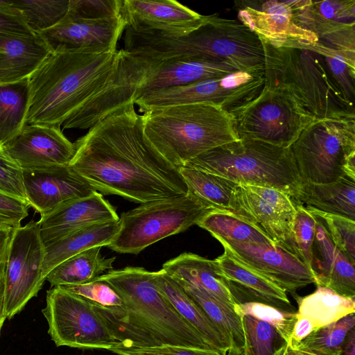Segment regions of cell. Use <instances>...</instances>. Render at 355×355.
<instances>
[{
  "instance_id": "cell-1",
  "label": "cell",
  "mask_w": 355,
  "mask_h": 355,
  "mask_svg": "<svg viewBox=\"0 0 355 355\" xmlns=\"http://www.w3.org/2000/svg\"><path fill=\"white\" fill-rule=\"evenodd\" d=\"M134 105L116 110L77 139L69 167L101 194L137 203L187 195L179 168L146 139Z\"/></svg>"
},
{
  "instance_id": "cell-2",
  "label": "cell",
  "mask_w": 355,
  "mask_h": 355,
  "mask_svg": "<svg viewBox=\"0 0 355 355\" xmlns=\"http://www.w3.org/2000/svg\"><path fill=\"white\" fill-rule=\"evenodd\" d=\"M101 277L114 288L125 304V314L121 319L96 312L119 342L118 345L134 347L175 345L215 349L162 294L155 284L153 272L141 267L128 266L110 270Z\"/></svg>"
},
{
  "instance_id": "cell-3",
  "label": "cell",
  "mask_w": 355,
  "mask_h": 355,
  "mask_svg": "<svg viewBox=\"0 0 355 355\" xmlns=\"http://www.w3.org/2000/svg\"><path fill=\"white\" fill-rule=\"evenodd\" d=\"M119 55V51L51 52L26 80L24 125L60 128L106 83Z\"/></svg>"
},
{
  "instance_id": "cell-4",
  "label": "cell",
  "mask_w": 355,
  "mask_h": 355,
  "mask_svg": "<svg viewBox=\"0 0 355 355\" xmlns=\"http://www.w3.org/2000/svg\"><path fill=\"white\" fill-rule=\"evenodd\" d=\"M130 52L156 60L195 59L232 67L240 71L264 70V50L259 37L235 19L207 15L197 29L184 35L131 31Z\"/></svg>"
},
{
  "instance_id": "cell-5",
  "label": "cell",
  "mask_w": 355,
  "mask_h": 355,
  "mask_svg": "<svg viewBox=\"0 0 355 355\" xmlns=\"http://www.w3.org/2000/svg\"><path fill=\"white\" fill-rule=\"evenodd\" d=\"M141 116L146 139L178 168L205 152L239 140L231 115L211 103L156 108Z\"/></svg>"
},
{
  "instance_id": "cell-6",
  "label": "cell",
  "mask_w": 355,
  "mask_h": 355,
  "mask_svg": "<svg viewBox=\"0 0 355 355\" xmlns=\"http://www.w3.org/2000/svg\"><path fill=\"white\" fill-rule=\"evenodd\" d=\"M262 43L266 87L288 92L315 119L355 116L322 55L304 46Z\"/></svg>"
},
{
  "instance_id": "cell-7",
  "label": "cell",
  "mask_w": 355,
  "mask_h": 355,
  "mask_svg": "<svg viewBox=\"0 0 355 355\" xmlns=\"http://www.w3.org/2000/svg\"><path fill=\"white\" fill-rule=\"evenodd\" d=\"M184 166L239 184L272 188L292 198L302 181L291 150L266 142L239 139L205 152Z\"/></svg>"
},
{
  "instance_id": "cell-8",
  "label": "cell",
  "mask_w": 355,
  "mask_h": 355,
  "mask_svg": "<svg viewBox=\"0 0 355 355\" xmlns=\"http://www.w3.org/2000/svg\"><path fill=\"white\" fill-rule=\"evenodd\" d=\"M290 148L302 182L355 179V116L316 119Z\"/></svg>"
},
{
  "instance_id": "cell-9",
  "label": "cell",
  "mask_w": 355,
  "mask_h": 355,
  "mask_svg": "<svg viewBox=\"0 0 355 355\" xmlns=\"http://www.w3.org/2000/svg\"><path fill=\"white\" fill-rule=\"evenodd\" d=\"M214 210L189 193L142 203L121 215L119 231L107 247L119 253L139 254L150 245L197 225Z\"/></svg>"
},
{
  "instance_id": "cell-10",
  "label": "cell",
  "mask_w": 355,
  "mask_h": 355,
  "mask_svg": "<svg viewBox=\"0 0 355 355\" xmlns=\"http://www.w3.org/2000/svg\"><path fill=\"white\" fill-rule=\"evenodd\" d=\"M231 115L239 139L290 148L302 130L316 120L288 92L264 85L261 94Z\"/></svg>"
},
{
  "instance_id": "cell-11",
  "label": "cell",
  "mask_w": 355,
  "mask_h": 355,
  "mask_svg": "<svg viewBox=\"0 0 355 355\" xmlns=\"http://www.w3.org/2000/svg\"><path fill=\"white\" fill-rule=\"evenodd\" d=\"M42 312L58 347L110 350L119 343L91 303L59 286L47 291Z\"/></svg>"
},
{
  "instance_id": "cell-12",
  "label": "cell",
  "mask_w": 355,
  "mask_h": 355,
  "mask_svg": "<svg viewBox=\"0 0 355 355\" xmlns=\"http://www.w3.org/2000/svg\"><path fill=\"white\" fill-rule=\"evenodd\" d=\"M44 245L40 225L31 220L12 234L3 271L4 313L11 319L35 297L46 280L42 275Z\"/></svg>"
},
{
  "instance_id": "cell-13",
  "label": "cell",
  "mask_w": 355,
  "mask_h": 355,
  "mask_svg": "<svg viewBox=\"0 0 355 355\" xmlns=\"http://www.w3.org/2000/svg\"><path fill=\"white\" fill-rule=\"evenodd\" d=\"M159 60L121 49L106 83L62 124L64 129H89L116 110L134 104L141 84Z\"/></svg>"
},
{
  "instance_id": "cell-14",
  "label": "cell",
  "mask_w": 355,
  "mask_h": 355,
  "mask_svg": "<svg viewBox=\"0 0 355 355\" xmlns=\"http://www.w3.org/2000/svg\"><path fill=\"white\" fill-rule=\"evenodd\" d=\"M295 211L293 200L282 191L239 184L232 194L228 211L258 228L276 245L292 253L291 232Z\"/></svg>"
},
{
  "instance_id": "cell-15",
  "label": "cell",
  "mask_w": 355,
  "mask_h": 355,
  "mask_svg": "<svg viewBox=\"0 0 355 355\" xmlns=\"http://www.w3.org/2000/svg\"><path fill=\"white\" fill-rule=\"evenodd\" d=\"M224 252L279 288L291 294L315 284L311 270L297 256L274 244L239 243L213 236Z\"/></svg>"
},
{
  "instance_id": "cell-16",
  "label": "cell",
  "mask_w": 355,
  "mask_h": 355,
  "mask_svg": "<svg viewBox=\"0 0 355 355\" xmlns=\"http://www.w3.org/2000/svg\"><path fill=\"white\" fill-rule=\"evenodd\" d=\"M126 26L121 14L112 18L85 19L67 13L58 24L37 34L51 52L103 53L116 51L117 42Z\"/></svg>"
},
{
  "instance_id": "cell-17",
  "label": "cell",
  "mask_w": 355,
  "mask_h": 355,
  "mask_svg": "<svg viewBox=\"0 0 355 355\" xmlns=\"http://www.w3.org/2000/svg\"><path fill=\"white\" fill-rule=\"evenodd\" d=\"M239 21L261 40L275 46L315 44L318 37L296 22L293 1L235 2Z\"/></svg>"
},
{
  "instance_id": "cell-18",
  "label": "cell",
  "mask_w": 355,
  "mask_h": 355,
  "mask_svg": "<svg viewBox=\"0 0 355 355\" xmlns=\"http://www.w3.org/2000/svg\"><path fill=\"white\" fill-rule=\"evenodd\" d=\"M26 202L41 216L96 191L69 165L23 170Z\"/></svg>"
},
{
  "instance_id": "cell-19",
  "label": "cell",
  "mask_w": 355,
  "mask_h": 355,
  "mask_svg": "<svg viewBox=\"0 0 355 355\" xmlns=\"http://www.w3.org/2000/svg\"><path fill=\"white\" fill-rule=\"evenodd\" d=\"M3 148L22 170L69 165L76 151L60 128L42 124L26 125Z\"/></svg>"
},
{
  "instance_id": "cell-20",
  "label": "cell",
  "mask_w": 355,
  "mask_h": 355,
  "mask_svg": "<svg viewBox=\"0 0 355 355\" xmlns=\"http://www.w3.org/2000/svg\"><path fill=\"white\" fill-rule=\"evenodd\" d=\"M121 14L127 26L139 33L184 35L207 18L174 0H122Z\"/></svg>"
},
{
  "instance_id": "cell-21",
  "label": "cell",
  "mask_w": 355,
  "mask_h": 355,
  "mask_svg": "<svg viewBox=\"0 0 355 355\" xmlns=\"http://www.w3.org/2000/svg\"><path fill=\"white\" fill-rule=\"evenodd\" d=\"M115 208L95 191L92 194L70 200L38 220L44 247L67 234L96 223L118 221Z\"/></svg>"
},
{
  "instance_id": "cell-22",
  "label": "cell",
  "mask_w": 355,
  "mask_h": 355,
  "mask_svg": "<svg viewBox=\"0 0 355 355\" xmlns=\"http://www.w3.org/2000/svg\"><path fill=\"white\" fill-rule=\"evenodd\" d=\"M236 304L257 302L295 313L286 292L224 252L214 259Z\"/></svg>"
},
{
  "instance_id": "cell-23",
  "label": "cell",
  "mask_w": 355,
  "mask_h": 355,
  "mask_svg": "<svg viewBox=\"0 0 355 355\" xmlns=\"http://www.w3.org/2000/svg\"><path fill=\"white\" fill-rule=\"evenodd\" d=\"M315 218L317 223L311 270L315 284L340 295L355 297V263L333 243L322 224Z\"/></svg>"
},
{
  "instance_id": "cell-24",
  "label": "cell",
  "mask_w": 355,
  "mask_h": 355,
  "mask_svg": "<svg viewBox=\"0 0 355 355\" xmlns=\"http://www.w3.org/2000/svg\"><path fill=\"white\" fill-rule=\"evenodd\" d=\"M51 53L37 33H0V86L26 81Z\"/></svg>"
},
{
  "instance_id": "cell-25",
  "label": "cell",
  "mask_w": 355,
  "mask_h": 355,
  "mask_svg": "<svg viewBox=\"0 0 355 355\" xmlns=\"http://www.w3.org/2000/svg\"><path fill=\"white\" fill-rule=\"evenodd\" d=\"M237 71H240L228 65L201 60H159L137 90L135 100L150 91L220 78Z\"/></svg>"
},
{
  "instance_id": "cell-26",
  "label": "cell",
  "mask_w": 355,
  "mask_h": 355,
  "mask_svg": "<svg viewBox=\"0 0 355 355\" xmlns=\"http://www.w3.org/2000/svg\"><path fill=\"white\" fill-rule=\"evenodd\" d=\"M291 199L306 208L355 221V179L349 176L327 184L302 182Z\"/></svg>"
},
{
  "instance_id": "cell-27",
  "label": "cell",
  "mask_w": 355,
  "mask_h": 355,
  "mask_svg": "<svg viewBox=\"0 0 355 355\" xmlns=\"http://www.w3.org/2000/svg\"><path fill=\"white\" fill-rule=\"evenodd\" d=\"M156 285L177 312L215 349L225 352L232 348L228 337L186 294L181 286L162 270L153 272ZM234 348V347H233Z\"/></svg>"
},
{
  "instance_id": "cell-28",
  "label": "cell",
  "mask_w": 355,
  "mask_h": 355,
  "mask_svg": "<svg viewBox=\"0 0 355 355\" xmlns=\"http://www.w3.org/2000/svg\"><path fill=\"white\" fill-rule=\"evenodd\" d=\"M296 22L318 38L355 25L354 0L293 1Z\"/></svg>"
},
{
  "instance_id": "cell-29",
  "label": "cell",
  "mask_w": 355,
  "mask_h": 355,
  "mask_svg": "<svg viewBox=\"0 0 355 355\" xmlns=\"http://www.w3.org/2000/svg\"><path fill=\"white\" fill-rule=\"evenodd\" d=\"M161 270L175 279L202 288L230 304H236L215 260L184 252L165 262Z\"/></svg>"
},
{
  "instance_id": "cell-30",
  "label": "cell",
  "mask_w": 355,
  "mask_h": 355,
  "mask_svg": "<svg viewBox=\"0 0 355 355\" xmlns=\"http://www.w3.org/2000/svg\"><path fill=\"white\" fill-rule=\"evenodd\" d=\"M119 229L118 221L86 226L44 247L42 275L68 258L93 247L108 246Z\"/></svg>"
},
{
  "instance_id": "cell-31",
  "label": "cell",
  "mask_w": 355,
  "mask_h": 355,
  "mask_svg": "<svg viewBox=\"0 0 355 355\" xmlns=\"http://www.w3.org/2000/svg\"><path fill=\"white\" fill-rule=\"evenodd\" d=\"M101 248H89L63 261L49 272L46 280L52 287L82 284L112 270L115 257H102Z\"/></svg>"
},
{
  "instance_id": "cell-32",
  "label": "cell",
  "mask_w": 355,
  "mask_h": 355,
  "mask_svg": "<svg viewBox=\"0 0 355 355\" xmlns=\"http://www.w3.org/2000/svg\"><path fill=\"white\" fill-rule=\"evenodd\" d=\"M317 286L311 294L296 298L297 318L309 320L315 330L355 312V297L343 296L329 288Z\"/></svg>"
},
{
  "instance_id": "cell-33",
  "label": "cell",
  "mask_w": 355,
  "mask_h": 355,
  "mask_svg": "<svg viewBox=\"0 0 355 355\" xmlns=\"http://www.w3.org/2000/svg\"><path fill=\"white\" fill-rule=\"evenodd\" d=\"M175 280L181 286L186 294L228 337L233 347L243 351L245 344L244 331L241 318L234 311V305L216 297L202 288L180 280Z\"/></svg>"
},
{
  "instance_id": "cell-34",
  "label": "cell",
  "mask_w": 355,
  "mask_h": 355,
  "mask_svg": "<svg viewBox=\"0 0 355 355\" xmlns=\"http://www.w3.org/2000/svg\"><path fill=\"white\" fill-rule=\"evenodd\" d=\"M179 171L188 193L214 210L229 211L232 194L239 183L193 168L182 166Z\"/></svg>"
},
{
  "instance_id": "cell-35",
  "label": "cell",
  "mask_w": 355,
  "mask_h": 355,
  "mask_svg": "<svg viewBox=\"0 0 355 355\" xmlns=\"http://www.w3.org/2000/svg\"><path fill=\"white\" fill-rule=\"evenodd\" d=\"M197 225L208 231L212 236L228 241L276 245L258 228L227 211L214 210L203 217Z\"/></svg>"
},
{
  "instance_id": "cell-36",
  "label": "cell",
  "mask_w": 355,
  "mask_h": 355,
  "mask_svg": "<svg viewBox=\"0 0 355 355\" xmlns=\"http://www.w3.org/2000/svg\"><path fill=\"white\" fill-rule=\"evenodd\" d=\"M355 325L354 313L312 331L296 343H288L293 349L315 355H340L343 343Z\"/></svg>"
},
{
  "instance_id": "cell-37",
  "label": "cell",
  "mask_w": 355,
  "mask_h": 355,
  "mask_svg": "<svg viewBox=\"0 0 355 355\" xmlns=\"http://www.w3.org/2000/svg\"><path fill=\"white\" fill-rule=\"evenodd\" d=\"M26 82L0 86V146L18 136L25 126Z\"/></svg>"
},
{
  "instance_id": "cell-38",
  "label": "cell",
  "mask_w": 355,
  "mask_h": 355,
  "mask_svg": "<svg viewBox=\"0 0 355 355\" xmlns=\"http://www.w3.org/2000/svg\"><path fill=\"white\" fill-rule=\"evenodd\" d=\"M92 304L96 312L121 319L125 314V304L114 288L101 276L82 284L59 286Z\"/></svg>"
},
{
  "instance_id": "cell-39",
  "label": "cell",
  "mask_w": 355,
  "mask_h": 355,
  "mask_svg": "<svg viewBox=\"0 0 355 355\" xmlns=\"http://www.w3.org/2000/svg\"><path fill=\"white\" fill-rule=\"evenodd\" d=\"M245 337L243 355H281L287 344L271 324L252 316H241Z\"/></svg>"
},
{
  "instance_id": "cell-40",
  "label": "cell",
  "mask_w": 355,
  "mask_h": 355,
  "mask_svg": "<svg viewBox=\"0 0 355 355\" xmlns=\"http://www.w3.org/2000/svg\"><path fill=\"white\" fill-rule=\"evenodd\" d=\"M12 2L35 33L58 24L67 15L69 7V0H17Z\"/></svg>"
},
{
  "instance_id": "cell-41",
  "label": "cell",
  "mask_w": 355,
  "mask_h": 355,
  "mask_svg": "<svg viewBox=\"0 0 355 355\" xmlns=\"http://www.w3.org/2000/svg\"><path fill=\"white\" fill-rule=\"evenodd\" d=\"M294 203L296 211L291 225V252L311 270L316 219L303 205Z\"/></svg>"
},
{
  "instance_id": "cell-42",
  "label": "cell",
  "mask_w": 355,
  "mask_h": 355,
  "mask_svg": "<svg viewBox=\"0 0 355 355\" xmlns=\"http://www.w3.org/2000/svg\"><path fill=\"white\" fill-rule=\"evenodd\" d=\"M306 209L320 221L333 243L355 263V221L341 216Z\"/></svg>"
},
{
  "instance_id": "cell-43",
  "label": "cell",
  "mask_w": 355,
  "mask_h": 355,
  "mask_svg": "<svg viewBox=\"0 0 355 355\" xmlns=\"http://www.w3.org/2000/svg\"><path fill=\"white\" fill-rule=\"evenodd\" d=\"M234 311L241 317L252 316L273 326L288 343L291 338L297 313L282 311L273 306L257 302H248L234 306Z\"/></svg>"
},
{
  "instance_id": "cell-44",
  "label": "cell",
  "mask_w": 355,
  "mask_h": 355,
  "mask_svg": "<svg viewBox=\"0 0 355 355\" xmlns=\"http://www.w3.org/2000/svg\"><path fill=\"white\" fill-rule=\"evenodd\" d=\"M315 51L324 57L331 74L344 97L350 104L354 105L355 62L324 49L317 48Z\"/></svg>"
},
{
  "instance_id": "cell-45",
  "label": "cell",
  "mask_w": 355,
  "mask_h": 355,
  "mask_svg": "<svg viewBox=\"0 0 355 355\" xmlns=\"http://www.w3.org/2000/svg\"><path fill=\"white\" fill-rule=\"evenodd\" d=\"M122 0H69L67 14L85 19H102L121 15Z\"/></svg>"
},
{
  "instance_id": "cell-46",
  "label": "cell",
  "mask_w": 355,
  "mask_h": 355,
  "mask_svg": "<svg viewBox=\"0 0 355 355\" xmlns=\"http://www.w3.org/2000/svg\"><path fill=\"white\" fill-rule=\"evenodd\" d=\"M0 192L26 201L23 170L1 146Z\"/></svg>"
},
{
  "instance_id": "cell-47",
  "label": "cell",
  "mask_w": 355,
  "mask_h": 355,
  "mask_svg": "<svg viewBox=\"0 0 355 355\" xmlns=\"http://www.w3.org/2000/svg\"><path fill=\"white\" fill-rule=\"evenodd\" d=\"M109 351L119 355H225V352L175 345L150 347H125L116 345Z\"/></svg>"
},
{
  "instance_id": "cell-48",
  "label": "cell",
  "mask_w": 355,
  "mask_h": 355,
  "mask_svg": "<svg viewBox=\"0 0 355 355\" xmlns=\"http://www.w3.org/2000/svg\"><path fill=\"white\" fill-rule=\"evenodd\" d=\"M26 201L0 192V226L15 230L28 216Z\"/></svg>"
},
{
  "instance_id": "cell-49",
  "label": "cell",
  "mask_w": 355,
  "mask_h": 355,
  "mask_svg": "<svg viewBox=\"0 0 355 355\" xmlns=\"http://www.w3.org/2000/svg\"><path fill=\"white\" fill-rule=\"evenodd\" d=\"M0 33L35 35L28 26L23 14L12 1L0 0Z\"/></svg>"
},
{
  "instance_id": "cell-50",
  "label": "cell",
  "mask_w": 355,
  "mask_h": 355,
  "mask_svg": "<svg viewBox=\"0 0 355 355\" xmlns=\"http://www.w3.org/2000/svg\"><path fill=\"white\" fill-rule=\"evenodd\" d=\"M315 330L313 324L306 318H297L291 338L288 343H296Z\"/></svg>"
},
{
  "instance_id": "cell-51",
  "label": "cell",
  "mask_w": 355,
  "mask_h": 355,
  "mask_svg": "<svg viewBox=\"0 0 355 355\" xmlns=\"http://www.w3.org/2000/svg\"><path fill=\"white\" fill-rule=\"evenodd\" d=\"M15 230L0 226V272L4 271L6 257Z\"/></svg>"
},
{
  "instance_id": "cell-52",
  "label": "cell",
  "mask_w": 355,
  "mask_h": 355,
  "mask_svg": "<svg viewBox=\"0 0 355 355\" xmlns=\"http://www.w3.org/2000/svg\"><path fill=\"white\" fill-rule=\"evenodd\" d=\"M340 355H355V328L352 327L348 332L343 343Z\"/></svg>"
},
{
  "instance_id": "cell-53",
  "label": "cell",
  "mask_w": 355,
  "mask_h": 355,
  "mask_svg": "<svg viewBox=\"0 0 355 355\" xmlns=\"http://www.w3.org/2000/svg\"><path fill=\"white\" fill-rule=\"evenodd\" d=\"M6 319L4 313V284L3 272H0V334L3 324Z\"/></svg>"
},
{
  "instance_id": "cell-54",
  "label": "cell",
  "mask_w": 355,
  "mask_h": 355,
  "mask_svg": "<svg viewBox=\"0 0 355 355\" xmlns=\"http://www.w3.org/2000/svg\"><path fill=\"white\" fill-rule=\"evenodd\" d=\"M281 355H297V354L287 343L286 345V346L284 347V349L281 353Z\"/></svg>"
},
{
  "instance_id": "cell-55",
  "label": "cell",
  "mask_w": 355,
  "mask_h": 355,
  "mask_svg": "<svg viewBox=\"0 0 355 355\" xmlns=\"http://www.w3.org/2000/svg\"><path fill=\"white\" fill-rule=\"evenodd\" d=\"M225 355H243V351L235 348H230L225 351Z\"/></svg>"
},
{
  "instance_id": "cell-56",
  "label": "cell",
  "mask_w": 355,
  "mask_h": 355,
  "mask_svg": "<svg viewBox=\"0 0 355 355\" xmlns=\"http://www.w3.org/2000/svg\"><path fill=\"white\" fill-rule=\"evenodd\" d=\"M293 349L295 351V352L297 354V355H315V354H311V353H309V352H306L304 351L298 350V349Z\"/></svg>"
}]
</instances>
